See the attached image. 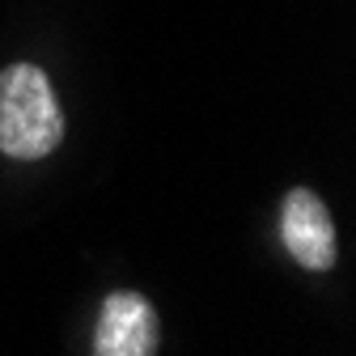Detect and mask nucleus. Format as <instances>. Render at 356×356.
Masks as SVG:
<instances>
[{"label":"nucleus","mask_w":356,"mask_h":356,"mask_svg":"<svg viewBox=\"0 0 356 356\" xmlns=\"http://www.w3.org/2000/svg\"><path fill=\"white\" fill-rule=\"evenodd\" d=\"M280 238H284V250L309 272H331L335 267V225H331L327 204L314 191L297 187L284 195Z\"/></svg>","instance_id":"3"},{"label":"nucleus","mask_w":356,"mask_h":356,"mask_svg":"<svg viewBox=\"0 0 356 356\" xmlns=\"http://www.w3.org/2000/svg\"><path fill=\"white\" fill-rule=\"evenodd\" d=\"M161 323L157 309L140 293H111L102 301L98 331H94V356H157Z\"/></svg>","instance_id":"2"},{"label":"nucleus","mask_w":356,"mask_h":356,"mask_svg":"<svg viewBox=\"0 0 356 356\" xmlns=\"http://www.w3.org/2000/svg\"><path fill=\"white\" fill-rule=\"evenodd\" d=\"M64 140V115L51 81L34 64H9L0 72V149L17 161H38Z\"/></svg>","instance_id":"1"}]
</instances>
